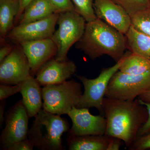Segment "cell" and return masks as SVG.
Wrapping results in <instances>:
<instances>
[{
    "label": "cell",
    "instance_id": "1",
    "mask_svg": "<svg viewBox=\"0 0 150 150\" xmlns=\"http://www.w3.org/2000/svg\"><path fill=\"white\" fill-rule=\"evenodd\" d=\"M103 108L107 121L105 135L123 141L129 147L148 118V110L137 98L132 101L104 97Z\"/></svg>",
    "mask_w": 150,
    "mask_h": 150
},
{
    "label": "cell",
    "instance_id": "2",
    "mask_svg": "<svg viewBox=\"0 0 150 150\" xmlns=\"http://www.w3.org/2000/svg\"><path fill=\"white\" fill-rule=\"evenodd\" d=\"M76 44V48L91 59L106 55L116 63L124 56L127 48L125 35L98 18L86 22L83 35Z\"/></svg>",
    "mask_w": 150,
    "mask_h": 150
},
{
    "label": "cell",
    "instance_id": "3",
    "mask_svg": "<svg viewBox=\"0 0 150 150\" xmlns=\"http://www.w3.org/2000/svg\"><path fill=\"white\" fill-rule=\"evenodd\" d=\"M35 118L28 134L34 147L40 150H66L62 137L70 130L67 119L43 109Z\"/></svg>",
    "mask_w": 150,
    "mask_h": 150
},
{
    "label": "cell",
    "instance_id": "4",
    "mask_svg": "<svg viewBox=\"0 0 150 150\" xmlns=\"http://www.w3.org/2000/svg\"><path fill=\"white\" fill-rule=\"evenodd\" d=\"M82 94V85L74 79L43 86V109L53 114L67 115L73 107H78Z\"/></svg>",
    "mask_w": 150,
    "mask_h": 150
},
{
    "label": "cell",
    "instance_id": "5",
    "mask_svg": "<svg viewBox=\"0 0 150 150\" xmlns=\"http://www.w3.org/2000/svg\"><path fill=\"white\" fill-rule=\"evenodd\" d=\"M86 23L84 18L75 11L59 13L57 23L59 28L51 38L57 46V54L54 57L56 60L68 59L70 48L82 36Z\"/></svg>",
    "mask_w": 150,
    "mask_h": 150
},
{
    "label": "cell",
    "instance_id": "6",
    "mask_svg": "<svg viewBox=\"0 0 150 150\" xmlns=\"http://www.w3.org/2000/svg\"><path fill=\"white\" fill-rule=\"evenodd\" d=\"M150 89V71L139 75L125 74L118 71L111 78L105 97L132 101Z\"/></svg>",
    "mask_w": 150,
    "mask_h": 150
},
{
    "label": "cell",
    "instance_id": "7",
    "mask_svg": "<svg viewBox=\"0 0 150 150\" xmlns=\"http://www.w3.org/2000/svg\"><path fill=\"white\" fill-rule=\"evenodd\" d=\"M121 59L112 67L103 69L99 76L95 79H89L75 74L82 83L84 88L78 108H96L101 115H104L103 108V99L111 78L119 70Z\"/></svg>",
    "mask_w": 150,
    "mask_h": 150
},
{
    "label": "cell",
    "instance_id": "8",
    "mask_svg": "<svg viewBox=\"0 0 150 150\" xmlns=\"http://www.w3.org/2000/svg\"><path fill=\"white\" fill-rule=\"evenodd\" d=\"M29 116L20 100L6 112V126L0 137L2 150H9L18 142L28 138Z\"/></svg>",
    "mask_w": 150,
    "mask_h": 150
},
{
    "label": "cell",
    "instance_id": "9",
    "mask_svg": "<svg viewBox=\"0 0 150 150\" xmlns=\"http://www.w3.org/2000/svg\"><path fill=\"white\" fill-rule=\"evenodd\" d=\"M18 44L0 62L1 83L9 85L19 84L31 76L29 62L21 46Z\"/></svg>",
    "mask_w": 150,
    "mask_h": 150
},
{
    "label": "cell",
    "instance_id": "10",
    "mask_svg": "<svg viewBox=\"0 0 150 150\" xmlns=\"http://www.w3.org/2000/svg\"><path fill=\"white\" fill-rule=\"evenodd\" d=\"M59 13L14 27L6 38L18 44L25 41L51 38L55 31Z\"/></svg>",
    "mask_w": 150,
    "mask_h": 150
},
{
    "label": "cell",
    "instance_id": "11",
    "mask_svg": "<svg viewBox=\"0 0 150 150\" xmlns=\"http://www.w3.org/2000/svg\"><path fill=\"white\" fill-rule=\"evenodd\" d=\"M67 115L72 122L68 136L105 135L107 121L103 115H93L90 112L88 108L75 107Z\"/></svg>",
    "mask_w": 150,
    "mask_h": 150
},
{
    "label": "cell",
    "instance_id": "12",
    "mask_svg": "<svg viewBox=\"0 0 150 150\" xmlns=\"http://www.w3.org/2000/svg\"><path fill=\"white\" fill-rule=\"evenodd\" d=\"M18 44L28 60L30 75L33 77L40 67L57 54V46L51 38L25 41Z\"/></svg>",
    "mask_w": 150,
    "mask_h": 150
},
{
    "label": "cell",
    "instance_id": "13",
    "mask_svg": "<svg viewBox=\"0 0 150 150\" xmlns=\"http://www.w3.org/2000/svg\"><path fill=\"white\" fill-rule=\"evenodd\" d=\"M76 70V66L74 61L68 59L59 61L53 58L40 67L35 75V79L43 86L61 83L75 75Z\"/></svg>",
    "mask_w": 150,
    "mask_h": 150
},
{
    "label": "cell",
    "instance_id": "14",
    "mask_svg": "<svg viewBox=\"0 0 150 150\" xmlns=\"http://www.w3.org/2000/svg\"><path fill=\"white\" fill-rule=\"evenodd\" d=\"M97 18L115 28L125 35L131 25V16L113 0H93Z\"/></svg>",
    "mask_w": 150,
    "mask_h": 150
},
{
    "label": "cell",
    "instance_id": "15",
    "mask_svg": "<svg viewBox=\"0 0 150 150\" xmlns=\"http://www.w3.org/2000/svg\"><path fill=\"white\" fill-rule=\"evenodd\" d=\"M22 102L29 118L35 117L43 109L42 88L35 78L30 76L19 84Z\"/></svg>",
    "mask_w": 150,
    "mask_h": 150
},
{
    "label": "cell",
    "instance_id": "16",
    "mask_svg": "<svg viewBox=\"0 0 150 150\" xmlns=\"http://www.w3.org/2000/svg\"><path fill=\"white\" fill-rule=\"evenodd\" d=\"M109 137L106 135L68 136L69 150H107Z\"/></svg>",
    "mask_w": 150,
    "mask_h": 150
},
{
    "label": "cell",
    "instance_id": "17",
    "mask_svg": "<svg viewBox=\"0 0 150 150\" xmlns=\"http://www.w3.org/2000/svg\"><path fill=\"white\" fill-rule=\"evenodd\" d=\"M56 13L48 0H33L25 9L18 24H23L46 18Z\"/></svg>",
    "mask_w": 150,
    "mask_h": 150
},
{
    "label": "cell",
    "instance_id": "18",
    "mask_svg": "<svg viewBox=\"0 0 150 150\" xmlns=\"http://www.w3.org/2000/svg\"><path fill=\"white\" fill-rule=\"evenodd\" d=\"M20 9L19 0H0V37L3 39L13 28Z\"/></svg>",
    "mask_w": 150,
    "mask_h": 150
},
{
    "label": "cell",
    "instance_id": "19",
    "mask_svg": "<svg viewBox=\"0 0 150 150\" xmlns=\"http://www.w3.org/2000/svg\"><path fill=\"white\" fill-rule=\"evenodd\" d=\"M125 36L127 48L131 53L150 59V36L138 31L131 25Z\"/></svg>",
    "mask_w": 150,
    "mask_h": 150
},
{
    "label": "cell",
    "instance_id": "20",
    "mask_svg": "<svg viewBox=\"0 0 150 150\" xmlns=\"http://www.w3.org/2000/svg\"><path fill=\"white\" fill-rule=\"evenodd\" d=\"M118 71L132 75H139L150 71V59L137 54L124 55Z\"/></svg>",
    "mask_w": 150,
    "mask_h": 150
},
{
    "label": "cell",
    "instance_id": "21",
    "mask_svg": "<svg viewBox=\"0 0 150 150\" xmlns=\"http://www.w3.org/2000/svg\"><path fill=\"white\" fill-rule=\"evenodd\" d=\"M131 25L138 31L150 36V8L131 16Z\"/></svg>",
    "mask_w": 150,
    "mask_h": 150
},
{
    "label": "cell",
    "instance_id": "22",
    "mask_svg": "<svg viewBox=\"0 0 150 150\" xmlns=\"http://www.w3.org/2000/svg\"><path fill=\"white\" fill-rule=\"evenodd\" d=\"M76 11L84 18L86 22L97 18L93 8V0H71Z\"/></svg>",
    "mask_w": 150,
    "mask_h": 150
},
{
    "label": "cell",
    "instance_id": "23",
    "mask_svg": "<svg viewBox=\"0 0 150 150\" xmlns=\"http://www.w3.org/2000/svg\"><path fill=\"white\" fill-rule=\"evenodd\" d=\"M130 16L140 11L150 8L149 0H113Z\"/></svg>",
    "mask_w": 150,
    "mask_h": 150
},
{
    "label": "cell",
    "instance_id": "24",
    "mask_svg": "<svg viewBox=\"0 0 150 150\" xmlns=\"http://www.w3.org/2000/svg\"><path fill=\"white\" fill-rule=\"evenodd\" d=\"M55 10L56 13L75 11L71 0H48Z\"/></svg>",
    "mask_w": 150,
    "mask_h": 150
},
{
    "label": "cell",
    "instance_id": "25",
    "mask_svg": "<svg viewBox=\"0 0 150 150\" xmlns=\"http://www.w3.org/2000/svg\"><path fill=\"white\" fill-rule=\"evenodd\" d=\"M129 148L131 150H145L150 149V133L138 137Z\"/></svg>",
    "mask_w": 150,
    "mask_h": 150
},
{
    "label": "cell",
    "instance_id": "26",
    "mask_svg": "<svg viewBox=\"0 0 150 150\" xmlns=\"http://www.w3.org/2000/svg\"><path fill=\"white\" fill-rule=\"evenodd\" d=\"M19 84L10 86L2 84L0 86V100L6 99L13 95L20 93Z\"/></svg>",
    "mask_w": 150,
    "mask_h": 150
},
{
    "label": "cell",
    "instance_id": "27",
    "mask_svg": "<svg viewBox=\"0 0 150 150\" xmlns=\"http://www.w3.org/2000/svg\"><path fill=\"white\" fill-rule=\"evenodd\" d=\"M139 100L141 104L145 105L146 108L148 110V118L146 121L142 125L139 130L137 135V137L150 133V103L143 102L139 99Z\"/></svg>",
    "mask_w": 150,
    "mask_h": 150
},
{
    "label": "cell",
    "instance_id": "28",
    "mask_svg": "<svg viewBox=\"0 0 150 150\" xmlns=\"http://www.w3.org/2000/svg\"><path fill=\"white\" fill-rule=\"evenodd\" d=\"M34 147L33 143L28 138L15 144L9 150H33Z\"/></svg>",
    "mask_w": 150,
    "mask_h": 150
},
{
    "label": "cell",
    "instance_id": "29",
    "mask_svg": "<svg viewBox=\"0 0 150 150\" xmlns=\"http://www.w3.org/2000/svg\"><path fill=\"white\" fill-rule=\"evenodd\" d=\"M109 143L107 150H118L122 146L123 142L122 140L115 138V137H109Z\"/></svg>",
    "mask_w": 150,
    "mask_h": 150
},
{
    "label": "cell",
    "instance_id": "30",
    "mask_svg": "<svg viewBox=\"0 0 150 150\" xmlns=\"http://www.w3.org/2000/svg\"><path fill=\"white\" fill-rule=\"evenodd\" d=\"M32 1L33 0H19L20 3L19 11L17 16L15 19V22L18 23L21 16L24 11L25 9Z\"/></svg>",
    "mask_w": 150,
    "mask_h": 150
},
{
    "label": "cell",
    "instance_id": "31",
    "mask_svg": "<svg viewBox=\"0 0 150 150\" xmlns=\"http://www.w3.org/2000/svg\"><path fill=\"white\" fill-rule=\"evenodd\" d=\"M13 48L10 45H5L1 48L0 49V62L10 54Z\"/></svg>",
    "mask_w": 150,
    "mask_h": 150
},
{
    "label": "cell",
    "instance_id": "32",
    "mask_svg": "<svg viewBox=\"0 0 150 150\" xmlns=\"http://www.w3.org/2000/svg\"><path fill=\"white\" fill-rule=\"evenodd\" d=\"M6 99L2 100L0 102V126L1 127L5 121V110Z\"/></svg>",
    "mask_w": 150,
    "mask_h": 150
},
{
    "label": "cell",
    "instance_id": "33",
    "mask_svg": "<svg viewBox=\"0 0 150 150\" xmlns=\"http://www.w3.org/2000/svg\"><path fill=\"white\" fill-rule=\"evenodd\" d=\"M138 98L143 102L150 103V89L140 95Z\"/></svg>",
    "mask_w": 150,
    "mask_h": 150
},
{
    "label": "cell",
    "instance_id": "34",
    "mask_svg": "<svg viewBox=\"0 0 150 150\" xmlns=\"http://www.w3.org/2000/svg\"><path fill=\"white\" fill-rule=\"evenodd\" d=\"M150 2V0H149Z\"/></svg>",
    "mask_w": 150,
    "mask_h": 150
}]
</instances>
